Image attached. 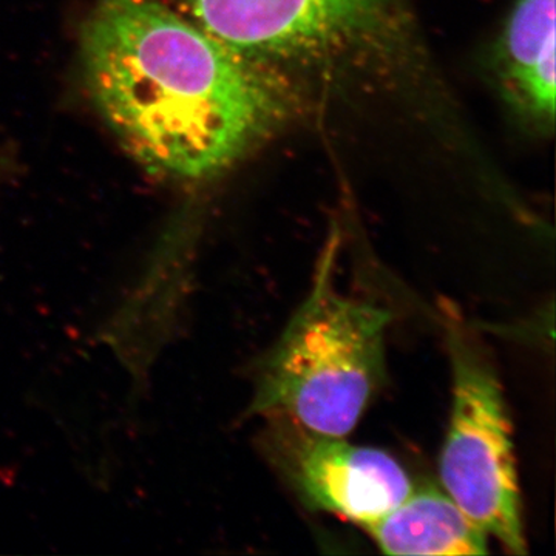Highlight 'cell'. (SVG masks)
Instances as JSON below:
<instances>
[{"instance_id":"1","label":"cell","mask_w":556,"mask_h":556,"mask_svg":"<svg viewBox=\"0 0 556 556\" xmlns=\"http://www.w3.org/2000/svg\"><path fill=\"white\" fill-rule=\"evenodd\" d=\"M80 43L102 118L160 177H214L276 115L273 91L247 56L160 0H97Z\"/></svg>"},{"instance_id":"2","label":"cell","mask_w":556,"mask_h":556,"mask_svg":"<svg viewBox=\"0 0 556 556\" xmlns=\"http://www.w3.org/2000/svg\"><path fill=\"white\" fill-rule=\"evenodd\" d=\"M336 252L334 241L318 262L308 298L260 364L249 413L345 438L382 386L391 317L339 292Z\"/></svg>"},{"instance_id":"3","label":"cell","mask_w":556,"mask_h":556,"mask_svg":"<svg viewBox=\"0 0 556 556\" xmlns=\"http://www.w3.org/2000/svg\"><path fill=\"white\" fill-rule=\"evenodd\" d=\"M453 404L439 459L445 493L508 552L527 554L517 460L503 390L481 348L448 331Z\"/></svg>"},{"instance_id":"4","label":"cell","mask_w":556,"mask_h":556,"mask_svg":"<svg viewBox=\"0 0 556 556\" xmlns=\"http://www.w3.org/2000/svg\"><path fill=\"white\" fill-rule=\"evenodd\" d=\"M268 420L266 456L314 510L365 527L413 492L405 468L382 450L357 447L345 438L316 433L280 417Z\"/></svg>"},{"instance_id":"5","label":"cell","mask_w":556,"mask_h":556,"mask_svg":"<svg viewBox=\"0 0 556 556\" xmlns=\"http://www.w3.org/2000/svg\"><path fill=\"white\" fill-rule=\"evenodd\" d=\"M204 30L243 56H303L369 35L393 0H189Z\"/></svg>"},{"instance_id":"6","label":"cell","mask_w":556,"mask_h":556,"mask_svg":"<svg viewBox=\"0 0 556 556\" xmlns=\"http://www.w3.org/2000/svg\"><path fill=\"white\" fill-rule=\"evenodd\" d=\"M387 555H484L486 533L441 490L409 493L399 506L364 527Z\"/></svg>"},{"instance_id":"7","label":"cell","mask_w":556,"mask_h":556,"mask_svg":"<svg viewBox=\"0 0 556 556\" xmlns=\"http://www.w3.org/2000/svg\"><path fill=\"white\" fill-rule=\"evenodd\" d=\"M555 0H519L508 21V79L544 118L555 113Z\"/></svg>"}]
</instances>
